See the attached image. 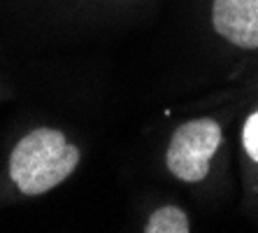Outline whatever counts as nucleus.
<instances>
[{
    "instance_id": "f257e3e1",
    "label": "nucleus",
    "mask_w": 258,
    "mask_h": 233,
    "mask_svg": "<svg viewBox=\"0 0 258 233\" xmlns=\"http://www.w3.org/2000/svg\"><path fill=\"white\" fill-rule=\"evenodd\" d=\"M79 163V150L56 128H35L17 143L10 156V177L28 196L51 192Z\"/></svg>"
},
{
    "instance_id": "f03ea898",
    "label": "nucleus",
    "mask_w": 258,
    "mask_h": 233,
    "mask_svg": "<svg viewBox=\"0 0 258 233\" xmlns=\"http://www.w3.org/2000/svg\"><path fill=\"white\" fill-rule=\"evenodd\" d=\"M223 140L216 119H193L172 133L165 152L168 170L181 182H200L210 173V161Z\"/></svg>"
},
{
    "instance_id": "7ed1b4c3",
    "label": "nucleus",
    "mask_w": 258,
    "mask_h": 233,
    "mask_svg": "<svg viewBox=\"0 0 258 233\" xmlns=\"http://www.w3.org/2000/svg\"><path fill=\"white\" fill-rule=\"evenodd\" d=\"M212 26L233 47L258 52V0H214Z\"/></svg>"
},
{
    "instance_id": "20e7f679",
    "label": "nucleus",
    "mask_w": 258,
    "mask_h": 233,
    "mask_svg": "<svg viewBox=\"0 0 258 233\" xmlns=\"http://www.w3.org/2000/svg\"><path fill=\"white\" fill-rule=\"evenodd\" d=\"M186 212L177 205H165L158 208L154 215L147 219L144 231L147 233H188L191 231Z\"/></svg>"
},
{
    "instance_id": "39448f33",
    "label": "nucleus",
    "mask_w": 258,
    "mask_h": 233,
    "mask_svg": "<svg viewBox=\"0 0 258 233\" xmlns=\"http://www.w3.org/2000/svg\"><path fill=\"white\" fill-rule=\"evenodd\" d=\"M242 147H244V154L253 163H258V108L246 117L242 126Z\"/></svg>"
}]
</instances>
